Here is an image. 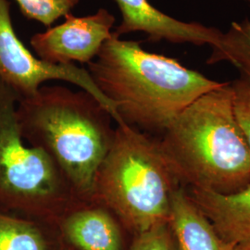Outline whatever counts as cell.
Returning a JSON list of instances; mask_svg holds the SVG:
<instances>
[{
  "mask_svg": "<svg viewBox=\"0 0 250 250\" xmlns=\"http://www.w3.org/2000/svg\"><path fill=\"white\" fill-rule=\"evenodd\" d=\"M16 116L22 138L45 152L82 201L96 200V179L116 127L110 113L83 90L43 85L19 99Z\"/></svg>",
  "mask_w": 250,
  "mask_h": 250,
  "instance_id": "2",
  "label": "cell"
},
{
  "mask_svg": "<svg viewBox=\"0 0 250 250\" xmlns=\"http://www.w3.org/2000/svg\"><path fill=\"white\" fill-rule=\"evenodd\" d=\"M18 100L0 80V209L56 225L82 200L45 152L22 138Z\"/></svg>",
  "mask_w": 250,
  "mask_h": 250,
  "instance_id": "5",
  "label": "cell"
},
{
  "mask_svg": "<svg viewBox=\"0 0 250 250\" xmlns=\"http://www.w3.org/2000/svg\"><path fill=\"white\" fill-rule=\"evenodd\" d=\"M235 116L250 150V82L244 78L232 83Z\"/></svg>",
  "mask_w": 250,
  "mask_h": 250,
  "instance_id": "16",
  "label": "cell"
},
{
  "mask_svg": "<svg viewBox=\"0 0 250 250\" xmlns=\"http://www.w3.org/2000/svg\"><path fill=\"white\" fill-rule=\"evenodd\" d=\"M169 224L180 250H235L225 241L184 186L171 197Z\"/></svg>",
  "mask_w": 250,
  "mask_h": 250,
  "instance_id": "11",
  "label": "cell"
},
{
  "mask_svg": "<svg viewBox=\"0 0 250 250\" xmlns=\"http://www.w3.org/2000/svg\"><path fill=\"white\" fill-rule=\"evenodd\" d=\"M244 1H246V2H248L249 4H250V0H244Z\"/></svg>",
  "mask_w": 250,
  "mask_h": 250,
  "instance_id": "19",
  "label": "cell"
},
{
  "mask_svg": "<svg viewBox=\"0 0 250 250\" xmlns=\"http://www.w3.org/2000/svg\"><path fill=\"white\" fill-rule=\"evenodd\" d=\"M56 225L0 209V250H54Z\"/></svg>",
  "mask_w": 250,
  "mask_h": 250,
  "instance_id": "12",
  "label": "cell"
},
{
  "mask_svg": "<svg viewBox=\"0 0 250 250\" xmlns=\"http://www.w3.org/2000/svg\"><path fill=\"white\" fill-rule=\"evenodd\" d=\"M0 80L19 99L34 96L48 81H64L83 90L106 107L113 118L116 110L102 94L89 72L75 64H51L32 53L15 33L8 0H0Z\"/></svg>",
  "mask_w": 250,
  "mask_h": 250,
  "instance_id": "6",
  "label": "cell"
},
{
  "mask_svg": "<svg viewBox=\"0 0 250 250\" xmlns=\"http://www.w3.org/2000/svg\"><path fill=\"white\" fill-rule=\"evenodd\" d=\"M73 250V249H72V248H68V249H67V250Z\"/></svg>",
  "mask_w": 250,
  "mask_h": 250,
  "instance_id": "18",
  "label": "cell"
},
{
  "mask_svg": "<svg viewBox=\"0 0 250 250\" xmlns=\"http://www.w3.org/2000/svg\"><path fill=\"white\" fill-rule=\"evenodd\" d=\"M56 226L62 241L73 250H124L125 226L97 199L81 201L63 215Z\"/></svg>",
  "mask_w": 250,
  "mask_h": 250,
  "instance_id": "9",
  "label": "cell"
},
{
  "mask_svg": "<svg viewBox=\"0 0 250 250\" xmlns=\"http://www.w3.org/2000/svg\"><path fill=\"white\" fill-rule=\"evenodd\" d=\"M181 184L232 194L250 185V150L235 116L232 83L191 103L160 140Z\"/></svg>",
  "mask_w": 250,
  "mask_h": 250,
  "instance_id": "3",
  "label": "cell"
},
{
  "mask_svg": "<svg viewBox=\"0 0 250 250\" xmlns=\"http://www.w3.org/2000/svg\"><path fill=\"white\" fill-rule=\"evenodd\" d=\"M190 196L225 241L250 243V185L232 194L191 188Z\"/></svg>",
  "mask_w": 250,
  "mask_h": 250,
  "instance_id": "10",
  "label": "cell"
},
{
  "mask_svg": "<svg viewBox=\"0 0 250 250\" xmlns=\"http://www.w3.org/2000/svg\"><path fill=\"white\" fill-rule=\"evenodd\" d=\"M64 18L62 24L31 37L36 57L51 64H89L112 35L115 17L101 8L88 16L75 17L70 12Z\"/></svg>",
  "mask_w": 250,
  "mask_h": 250,
  "instance_id": "7",
  "label": "cell"
},
{
  "mask_svg": "<svg viewBox=\"0 0 250 250\" xmlns=\"http://www.w3.org/2000/svg\"><path fill=\"white\" fill-rule=\"evenodd\" d=\"M87 65L123 124L162 133L196 99L224 84L113 35Z\"/></svg>",
  "mask_w": 250,
  "mask_h": 250,
  "instance_id": "1",
  "label": "cell"
},
{
  "mask_svg": "<svg viewBox=\"0 0 250 250\" xmlns=\"http://www.w3.org/2000/svg\"><path fill=\"white\" fill-rule=\"evenodd\" d=\"M122 21L112 35L116 37L141 32L152 42L168 41L172 44L218 45L223 32L198 22L172 18L156 9L148 0H115Z\"/></svg>",
  "mask_w": 250,
  "mask_h": 250,
  "instance_id": "8",
  "label": "cell"
},
{
  "mask_svg": "<svg viewBox=\"0 0 250 250\" xmlns=\"http://www.w3.org/2000/svg\"><path fill=\"white\" fill-rule=\"evenodd\" d=\"M183 186L161 142L139 129L116 125L96 179V199L134 235L169 223L171 197Z\"/></svg>",
  "mask_w": 250,
  "mask_h": 250,
  "instance_id": "4",
  "label": "cell"
},
{
  "mask_svg": "<svg viewBox=\"0 0 250 250\" xmlns=\"http://www.w3.org/2000/svg\"><path fill=\"white\" fill-rule=\"evenodd\" d=\"M129 250H180L169 223L134 235Z\"/></svg>",
  "mask_w": 250,
  "mask_h": 250,
  "instance_id": "15",
  "label": "cell"
},
{
  "mask_svg": "<svg viewBox=\"0 0 250 250\" xmlns=\"http://www.w3.org/2000/svg\"><path fill=\"white\" fill-rule=\"evenodd\" d=\"M21 14L46 27L64 17L74 9L80 0H15Z\"/></svg>",
  "mask_w": 250,
  "mask_h": 250,
  "instance_id": "14",
  "label": "cell"
},
{
  "mask_svg": "<svg viewBox=\"0 0 250 250\" xmlns=\"http://www.w3.org/2000/svg\"><path fill=\"white\" fill-rule=\"evenodd\" d=\"M235 250H250V243L238 245L235 247Z\"/></svg>",
  "mask_w": 250,
  "mask_h": 250,
  "instance_id": "17",
  "label": "cell"
},
{
  "mask_svg": "<svg viewBox=\"0 0 250 250\" xmlns=\"http://www.w3.org/2000/svg\"><path fill=\"white\" fill-rule=\"evenodd\" d=\"M207 63L229 62L239 72L243 78L250 82V20L232 22L217 45L211 47Z\"/></svg>",
  "mask_w": 250,
  "mask_h": 250,
  "instance_id": "13",
  "label": "cell"
}]
</instances>
